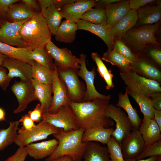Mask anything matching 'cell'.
Masks as SVG:
<instances>
[{
	"instance_id": "45",
	"label": "cell",
	"mask_w": 161,
	"mask_h": 161,
	"mask_svg": "<svg viewBox=\"0 0 161 161\" xmlns=\"http://www.w3.org/2000/svg\"><path fill=\"white\" fill-rule=\"evenodd\" d=\"M5 68L0 66V86L5 90L12 79L9 77Z\"/></svg>"
},
{
	"instance_id": "7",
	"label": "cell",
	"mask_w": 161,
	"mask_h": 161,
	"mask_svg": "<svg viewBox=\"0 0 161 161\" xmlns=\"http://www.w3.org/2000/svg\"><path fill=\"white\" fill-rule=\"evenodd\" d=\"M58 130L59 128L42 120L31 131L18 128L17 138L14 143L19 147H25L34 142L46 139L50 135L57 133Z\"/></svg>"
},
{
	"instance_id": "21",
	"label": "cell",
	"mask_w": 161,
	"mask_h": 161,
	"mask_svg": "<svg viewBox=\"0 0 161 161\" xmlns=\"http://www.w3.org/2000/svg\"><path fill=\"white\" fill-rule=\"evenodd\" d=\"M139 130L144 140L145 147L161 140V130L154 119L143 116Z\"/></svg>"
},
{
	"instance_id": "22",
	"label": "cell",
	"mask_w": 161,
	"mask_h": 161,
	"mask_svg": "<svg viewBox=\"0 0 161 161\" xmlns=\"http://www.w3.org/2000/svg\"><path fill=\"white\" fill-rule=\"evenodd\" d=\"M129 0H120L107 5L105 8L107 26L109 28L117 24L130 11Z\"/></svg>"
},
{
	"instance_id": "34",
	"label": "cell",
	"mask_w": 161,
	"mask_h": 161,
	"mask_svg": "<svg viewBox=\"0 0 161 161\" xmlns=\"http://www.w3.org/2000/svg\"><path fill=\"white\" fill-rule=\"evenodd\" d=\"M41 14L45 18L52 35H55L64 18L60 10L53 5Z\"/></svg>"
},
{
	"instance_id": "59",
	"label": "cell",
	"mask_w": 161,
	"mask_h": 161,
	"mask_svg": "<svg viewBox=\"0 0 161 161\" xmlns=\"http://www.w3.org/2000/svg\"><path fill=\"white\" fill-rule=\"evenodd\" d=\"M154 2H155L156 4L161 5V0H155Z\"/></svg>"
},
{
	"instance_id": "19",
	"label": "cell",
	"mask_w": 161,
	"mask_h": 161,
	"mask_svg": "<svg viewBox=\"0 0 161 161\" xmlns=\"http://www.w3.org/2000/svg\"><path fill=\"white\" fill-rule=\"evenodd\" d=\"M76 23L78 30H86L95 34L104 41L108 49H113L114 37L110 32V28L107 25L94 24L82 19L78 20Z\"/></svg>"
},
{
	"instance_id": "9",
	"label": "cell",
	"mask_w": 161,
	"mask_h": 161,
	"mask_svg": "<svg viewBox=\"0 0 161 161\" xmlns=\"http://www.w3.org/2000/svg\"><path fill=\"white\" fill-rule=\"evenodd\" d=\"M106 115L116 122V129L112 136L120 144L133 129L129 117L120 107L110 103L106 109Z\"/></svg>"
},
{
	"instance_id": "25",
	"label": "cell",
	"mask_w": 161,
	"mask_h": 161,
	"mask_svg": "<svg viewBox=\"0 0 161 161\" xmlns=\"http://www.w3.org/2000/svg\"><path fill=\"white\" fill-rule=\"evenodd\" d=\"M31 81L34 87L38 100L40 102L43 114L47 112L52 102V84L40 83L32 79Z\"/></svg>"
},
{
	"instance_id": "20",
	"label": "cell",
	"mask_w": 161,
	"mask_h": 161,
	"mask_svg": "<svg viewBox=\"0 0 161 161\" xmlns=\"http://www.w3.org/2000/svg\"><path fill=\"white\" fill-rule=\"evenodd\" d=\"M58 141L53 139L41 142L32 143L26 146L28 155L38 160L51 156L56 149Z\"/></svg>"
},
{
	"instance_id": "44",
	"label": "cell",
	"mask_w": 161,
	"mask_h": 161,
	"mask_svg": "<svg viewBox=\"0 0 161 161\" xmlns=\"http://www.w3.org/2000/svg\"><path fill=\"white\" fill-rule=\"evenodd\" d=\"M27 155L25 147H19L15 153L5 161H25Z\"/></svg>"
},
{
	"instance_id": "54",
	"label": "cell",
	"mask_w": 161,
	"mask_h": 161,
	"mask_svg": "<svg viewBox=\"0 0 161 161\" xmlns=\"http://www.w3.org/2000/svg\"><path fill=\"white\" fill-rule=\"evenodd\" d=\"M154 119L161 130V111L155 109L154 111Z\"/></svg>"
},
{
	"instance_id": "4",
	"label": "cell",
	"mask_w": 161,
	"mask_h": 161,
	"mask_svg": "<svg viewBox=\"0 0 161 161\" xmlns=\"http://www.w3.org/2000/svg\"><path fill=\"white\" fill-rule=\"evenodd\" d=\"M160 22L131 28L122 40L135 55H143L148 44L161 45L157 41L155 33L159 30Z\"/></svg>"
},
{
	"instance_id": "48",
	"label": "cell",
	"mask_w": 161,
	"mask_h": 161,
	"mask_svg": "<svg viewBox=\"0 0 161 161\" xmlns=\"http://www.w3.org/2000/svg\"><path fill=\"white\" fill-rule=\"evenodd\" d=\"M19 121L22 126L21 128L26 131L32 130L35 125L34 122L27 114L23 116Z\"/></svg>"
},
{
	"instance_id": "61",
	"label": "cell",
	"mask_w": 161,
	"mask_h": 161,
	"mask_svg": "<svg viewBox=\"0 0 161 161\" xmlns=\"http://www.w3.org/2000/svg\"><path fill=\"white\" fill-rule=\"evenodd\" d=\"M157 161H161V155H159L158 156Z\"/></svg>"
},
{
	"instance_id": "30",
	"label": "cell",
	"mask_w": 161,
	"mask_h": 161,
	"mask_svg": "<svg viewBox=\"0 0 161 161\" xmlns=\"http://www.w3.org/2000/svg\"><path fill=\"white\" fill-rule=\"evenodd\" d=\"M118 97V100L116 106L122 108L126 112L132 128L139 129L142 120L139 117L137 109L131 104L127 92L126 91L125 94L119 93Z\"/></svg>"
},
{
	"instance_id": "3",
	"label": "cell",
	"mask_w": 161,
	"mask_h": 161,
	"mask_svg": "<svg viewBox=\"0 0 161 161\" xmlns=\"http://www.w3.org/2000/svg\"><path fill=\"white\" fill-rule=\"evenodd\" d=\"M19 35L27 47L33 50L45 46L51 40L52 34L41 13H36L22 25Z\"/></svg>"
},
{
	"instance_id": "46",
	"label": "cell",
	"mask_w": 161,
	"mask_h": 161,
	"mask_svg": "<svg viewBox=\"0 0 161 161\" xmlns=\"http://www.w3.org/2000/svg\"><path fill=\"white\" fill-rule=\"evenodd\" d=\"M27 114L34 122H40L43 114L40 104H38L33 110L29 111Z\"/></svg>"
},
{
	"instance_id": "2",
	"label": "cell",
	"mask_w": 161,
	"mask_h": 161,
	"mask_svg": "<svg viewBox=\"0 0 161 161\" xmlns=\"http://www.w3.org/2000/svg\"><path fill=\"white\" fill-rule=\"evenodd\" d=\"M85 130L83 128L65 132L59 128L57 133L52 134L58 142L53 153L46 159L52 160L65 155L71 156L75 161H81L86 151V143H83L82 138Z\"/></svg>"
},
{
	"instance_id": "17",
	"label": "cell",
	"mask_w": 161,
	"mask_h": 161,
	"mask_svg": "<svg viewBox=\"0 0 161 161\" xmlns=\"http://www.w3.org/2000/svg\"><path fill=\"white\" fill-rule=\"evenodd\" d=\"M96 1L97 0H76L64 6L60 11L66 20L76 23L85 12L94 7Z\"/></svg>"
},
{
	"instance_id": "41",
	"label": "cell",
	"mask_w": 161,
	"mask_h": 161,
	"mask_svg": "<svg viewBox=\"0 0 161 161\" xmlns=\"http://www.w3.org/2000/svg\"><path fill=\"white\" fill-rule=\"evenodd\" d=\"M106 144L111 161H125L120 144L114 137L112 136Z\"/></svg>"
},
{
	"instance_id": "50",
	"label": "cell",
	"mask_w": 161,
	"mask_h": 161,
	"mask_svg": "<svg viewBox=\"0 0 161 161\" xmlns=\"http://www.w3.org/2000/svg\"><path fill=\"white\" fill-rule=\"evenodd\" d=\"M152 106L154 109L161 111V92H155L150 96Z\"/></svg>"
},
{
	"instance_id": "12",
	"label": "cell",
	"mask_w": 161,
	"mask_h": 161,
	"mask_svg": "<svg viewBox=\"0 0 161 161\" xmlns=\"http://www.w3.org/2000/svg\"><path fill=\"white\" fill-rule=\"evenodd\" d=\"M86 55L83 53L80 55L81 63L78 73V76L84 80L86 85L84 101H90L97 98L110 99V95L102 94L96 90L94 84V80L96 75L95 68L93 67L91 71L87 69L86 64Z\"/></svg>"
},
{
	"instance_id": "5",
	"label": "cell",
	"mask_w": 161,
	"mask_h": 161,
	"mask_svg": "<svg viewBox=\"0 0 161 161\" xmlns=\"http://www.w3.org/2000/svg\"><path fill=\"white\" fill-rule=\"evenodd\" d=\"M120 77L126 86V90L150 97L153 93L161 92L160 84L157 81L141 77L132 69L120 72Z\"/></svg>"
},
{
	"instance_id": "47",
	"label": "cell",
	"mask_w": 161,
	"mask_h": 161,
	"mask_svg": "<svg viewBox=\"0 0 161 161\" xmlns=\"http://www.w3.org/2000/svg\"><path fill=\"white\" fill-rule=\"evenodd\" d=\"M20 0H0V16L4 19L10 6Z\"/></svg>"
},
{
	"instance_id": "52",
	"label": "cell",
	"mask_w": 161,
	"mask_h": 161,
	"mask_svg": "<svg viewBox=\"0 0 161 161\" xmlns=\"http://www.w3.org/2000/svg\"><path fill=\"white\" fill-rule=\"evenodd\" d=\"M21 1L35 13H41V9L37 1L22 0Z\"/></svg>"
},
{
	"instance_id": "13",
	"label": "cell",
	"mask_w": 161,
	"mask_h": 161,
	"mask_svg": "<svg viewBox=\"0 0 161 161\" xmlns=\"http://www.w3.org/2000/svg\"><path fill=\"white\" fill-rule=\"evenodd\" d=\"M131 69L138 75L161 83V70L160 67L143 55H137L136 61L131 64Z\"/></svg>"
},
{
	"instance_id": "1",
	"label": "cell",
	"mask_w": 161,
	"mask_h": 161,
	"mask_svg": "<svg viewBox=\"0 0 161 161\" xmlns=\"http://www.w3.org/2000/svg\"><path fill=\"white\" fill-rule=\"evenodd\" d=\"M110 99L97 98L80 103L71 102L70 107L76 117L79 129L109 128L112 126L114 121L106 115V109L110 103Z\"/></svg>"
},
{
	"instance_id": "14",
	"label": "cell",
	"mask_w": 161,
	"mask_h": 161,
	"mask_svg": "<svg viewBox=\"0 0 161 161\" xmlns=\"http://www.w3.org/2000/svg\"><path fill=\"white\" fill-rule=\"evenodd\" d=\"M120 144L124 159H135L145 147L144 140L139 129H134Z\"/></svg>"
},
{
	"instance_id": "49",
	"label": "cell",
	"mask_w": 161,
	"mask_h": 161,
	"mask_svg": "<svg viewBox=\"0 0 161 161\" xmlns=\"http://www.w3.org/2000/svg\"><path fill=\"white\" fill-rule=\"evenodd\" d=\"M155 1V0H129V5L131 10H137L148 4L153 3Z\"/></svg>"
},
{
	"instance_id": "40",
	"label": "cell",
	"mask_w": 161,
	"mask_h": 161,
	"mask_svg": "<svg viewBox=\"0 0 161 161\" xmlns=\"http://www.w3.org/2000/svg\"><path fill=\"white\" fill-rule=\"evenodd\" d=\"M113 50L123 56L131 64L136 59L137 55L131 51L120 38L114 37Z\"/></svg>"
},
{
	"instance_id": "56",
	"label": "cell",
	"mask_w": 161,
	"mask_h": 161,
	"mask_svg": "<svg viewBox=\"0 0 161 161\" xmlns=\"http://www.w3.org/2000/svg\"><path fill=\"white\" fill-rule=\"evenodd\" d=\"M158 156H155L148 157L146 159L136 160L135 159H124L125 161H157Z\"/></svg>"
},
{
	"instance_id": "32",
	"label": "cell",
	"mask_w": 161,
	"mask_h": 161,
	"mask_svg": "<svg viewBox=\"0 0 161 161\" xmlns=\"http://www.w3.org/2000/svg\"><path fill=\"white\" fill-rule=\"evenodd\" d=\"M19 120L9 122V127L0 130V151L15 143L18 136Z\"/></svg>"
},
{
	"instance_id": "43",
	"label": "cell",
	"mask_w": 161,
	"mask_h": 161,
	"mask_svg": "<svg viewBox=\"0 0 161 161\" xmlns=\"http://www.w3.org/2000/svg\"><path fill=\"white\" fill-rule=\"evenodd\" d=\"M147 47L143 55L149 58L160 67H161V50L160 45H153Z\"/></svg>"
},
{
	"instance_id": "53",
	"label": "cell",
	"mask_w": 161,
	"mask_h": 161,
	"mask_svg": "<svg viewBox=\"0 0 161 161\" xmlns=\"http://www.w3.org/2000/svg\"><path fill=\"white\" fill-rule=\"evenodd\" d=\"M120 0H97L96 2L94 7L105 9L108 5L119 2Z\"/></svg>"
},
{
	"instance_id": "29",
	"label": "cell",
	"mask_w": 161,
	"mask_h": 161,
	"mask_svg": "<svg viewBox=\"0 0 161 161\" xmlns=\"http://www.w3.org/2000/svg\"><path fill=\"white\" fill-rule=\"evenodd\" d=\"M84 161H111L107 147L92 141L86 143Z\"/></svg>"
},
{
	"instance_id": "15",
	"label": "cell",
	"mask_w": 161,
	"mask_h": 161,
	"mask_svg": "<svg viewBox=\"0 0 161 161\" xmlns=\"http://www.w3.org/2000/svg\"><path fill=\"white\" fill-rule=\"evenodd\" d=\"M28 20L10 22L4 19L0 25V41L13 47H26L19 35V31Z\"/></svg>"
},
{
	"instance_id": "39",
	"label": "cell",
	"mask_w": 161,
	"mask_h": 161,
	"mask_svg": "<svg viewBox=\"0 0 161 161\" xmlns=\"http://www.w3.org/2000/svg\"><path fill=\"white\" fill-rule=\"evenodd\" d=\"M81 19L96 24L107 25V17L105 9L92 8L85 12Z\"/></svg>"
},
{
	"instance_id": "58",
	"label": "cell",
	"mask_w": 161,
	"mask_h": 161,
	"mask_svg": "<svg viewBox=\"0 0 161 161\" xmlns=\"http://www.w3.org/2000/svg\"><path fill=\"white\" fill-rule=\"evenodd\" d=\"M7 57L0 53V66H2L3 62Z\"/></svg>"
},
{
	"instance_id": "18",
	"label": "cell",
	"mask_w": 161,
	"mask_h": 161,
	"mask_svg": "<svg viewBox=\"0 0 161 161\" xmlns=\"http://www.w3.org/2000/svg\"><path fill=\"white\" fill-rule=\"evenodd\" d=\"M2 66L7 69L8 76L11 79L17 77L23 80L32 79L31 65L24 61L7 57Z\"/></svg>"
},
{
	"instance_id": "26",
	"label": "cell",
	"mask_w": 161,
	"mask_h": 161,
	"mask_svg": "<svg viewBox=\"0 0 161 161\" xmlns=\"http://www.w3.org/2000/svg\"><path fill=\"white\" fill-rule=\"evenodd\" d=\"M138 20L137 10H131L117 24L110 28L114 37L122 38L134 26Z\"/></svg>"
},
{
	"instance_id": "6",
	"label": "cell",
	"mask_w": 161,
	"mask_h": 161,
	"mask_svg": "<svg viewBox=\"0 0 161 161\" xmlns=\"http://www.w3.org/2000/svg\"><path fill=\"white\" fill-rule=\"evenodd\" d=\"M78 70L74 68H57L59 77L65 84L69 99L75 103L84 102L86 89L84 83L79 79Z\"/></svg>"
},
{
	"instance_id": "31",
	"label": "cell",
	"mask_w": 161,
	"mask_h": 161,
	"mask_svg": "<svg viewBox=\"0 0 161 161\" xmlns=\"http://www.w3.org/2000/svg\"><path fill=\"white\" fill-rule=\"evenodd\" d=\"M77 30L76 23L70 22L65 20L61 23L55 35V39L59 42L71 43L76 38Z\"/></svg>"
},
{
	"instance_id": "33",
	"label": "cell",
	"mask_w": 161,
	"mask_h": 161,
	"mask_svg": "<svg viewBox=\"0 0 161 161\" xmlns=\"http://www.w3.org/2000/svg\"><path fill=\"white\" fill-rule=\"evenodd\" d=\"M102 60L118 67L120 72H127L131 69V64L114 50H107L103 55Z\"/></svg>"
},
{
	"instance_id": "10",
	"label": "cell",
	"mask_w": 161,
	"mask_h": 161,
	"mask_svg": "<svg viewBox=\"0 0 161 161\" xmlns=\"http://www.w3.org/2000/svg\"><path fill=\"white\" fill-rule=\"evenodd\" d=\"M45 47L52 58L54 59V64L57 68H80V58L73 55L69 49L66 48L58 47L51 40Z\"/></svg>"
},
{
	"instance_id": "51",
	"label": "cell",
	"mask_w": 161,
	"mask_h": 161,
	"mask_svg": "<svg viewBox=\"0 0 161 161\" xmlns=\"http://www.w3.org/2000/svg\"><path fill=\"white\" fill-rule=\"evenodd\" d=\"M42 14L47 8L52 5H55L56 0H39L37 1Z\"/></svg>"
},
{
	"instance_id": "35",
	"label": "cell",
	"mask_w": 161,
	"mask_h": 161,
	"mask_svg": "<svg viewBox=\"0 0 161 161\" xmlns=\"http://www.w3.org/2000/svg\"><path fill=\"white\" fill-rule=\"evenodd\" d=\"M29 57L32 60L48 69L54 70L55 64L45 46L38 47L33 50Z\"/></svg>"
},
{
	"instance_id": "23",
	"label": "cell",
	"mask_w": 161,
	"mask_h": 161,
	"mask_svg": "<svg viewBox=\"0 0 161 161\" xmlns=\"http://www.w3.org/2000/svg\"><path fill=\"white\" fill-rule=\"evenodd\" d=\"M138 20L136 28L152 24L160 21L161 18V5L157 4L145 6L137 10Z\"/></svg>"
},
{
	"instance_id": "27",
	"label": "cell",
	"mask_w": 161,
	"mask_h": 161,
	"mask_svg": "<svg viewBox=\"0 0 161 161\" xmlns=\"http://www.w3.org/2000/svg\"><path fill=\"white\" fill-rule=\"evenodd\" d=\"M33 50L31 47H16L0 41V53L8 57L24 61L31 65L35 62L29 57Z\"/></svg>"
},
{
	"instance_id": "42",
	"label": "cell",
	"mask_w": 161,
	"mask_h": 161,
	"mask_svg": "<svg viewBox=\"0 0 161 161\" xmlns=\"http://www.w3.org/2000/svg\"><path fill=\"white\" fill-rule=\"evenodd\" d=\"M159 155H161V140L144 147L141 153L135 160H141L147 157Z\"/></svg>"
},
{
	"instance_id": "36",
	"label": "cell",
	"mask_w": 161,
	"mask_h": 161,
	"mask_svg": "<svg viewBox=\"0 0 161 161\" xmlns=\"http://www.w3.org/2000/svg\"><path fill=\"white\" fill-rule=\"evenodd\" d=\"M31 68L32 79L40 83L52 84L54 70L48 69L35 62Z\"/></svg>"
},
{
	"instance_id": "11",
	"label": "cell",
	"mask_w": 161,
	"mask_h": 161,
	"mask_svg": "<svg viewBox=\"0 0 161 161\" xmlns=\"http://www.w3.org/2000/svg\"><path fill=\"white\" fill-rule=\"evenodd\" d=\"M11 89L18 103L17 108L14 111L15 114L24 111L30 102L38 100L31 80L16 81L12 86Z\"/></svg>"
},
{
	"instance_id": "60",
	"label": "cell",
	"mask_w": 161,
	"mask_h": 161,
	"mask_svg": "<svg viewBox=\"0 0 161 161\" xmlns=\"http://www.w3.org/2000/svg\"><path fill=\"white\" fill-rule=\"evenodd\" d=\"M4 20V19L0 16V25L2 22Z\"/></svg>"
},
{
	"instance_id": "16",
	"label": "cell",
	"mask_w": 161,
	"mask_h": 161,
	"mask_svg": "<svg viewBox=\"0 0 161 161\" xmlns=\"http://www.w3.org/2000/svg\"><path fill=\"white\" fill-rule=\"evenodd\" d=\"M52 84L53 94L52 102L47 112L54 114L56 113L59 108L62 106H70L71 103L68 97L65 84L59 77L57 68L55 65Z\"/></svg>"
},
{
	"instance_id": "8",
	"label": "cell",
	"mask_w": 161,
	"mask_h": 161,
	"mask_svg": "<svg viewBox=\"0 0 161 161\" xmlns=\"http://www.w3.org/2000/svg\"><path fill=\"white\" fill-rule=\"evenodd\" d=\"M42 120L56 128L63 129L65 132L79 129L77 124L76 117L70 106H61L55 114L48 112L43 114Z\"/></svg>"
},
{
	"instance_id": "38",
	"label": "cell",
	"mask_w": 161,
	"mask_h": 161,
	"mask_svg": "<svg viewBox=\"0 0 161 161\" xmlns=\"http://www.w3.org/2000/svg\"><path fill=\"white\" fill-rule=\"evenodd\" d=\"M126 91L128 95L131 97L139 105L143 116L154 119V109L152 106L150 98L143 95Z\"/></svg>"
},
{
	"instance_id": "57",
	"label": "cell",
	"mask_w": 161,
	"mask_h": 161,
	"mask_svg": "<svg viewBox=\"0 0 161 161\" xmlns=\"http://www.w3.org/2000/svg\"><path fill=\"white\" fill-rule=\"evenodd\" d=\"M5 113L4 110L0 107V121L6 120Z\"/></svg>"
},
{
	"instance_id": "24",
	"label": "cell",
	"mask_w": 161,
	"mask_h": 161,
	"mask_svg": "<svg viewBox=\"0 0 161 161\" xmlns=\"http://www.w3.org/2000/svg\"><path fill=\"white\" fill-rule=\"evenodd\" d=\"M35 13L21 0L10 6L4 19L10 22H20L30 19Z\"/></svg>"
},
{
	"instance_id": "37",
	"label": "cell",
	"mask_w": 161,
	"mask_h": 161,
	"mask_svg": "<svg viewBox=\"0 0 161 161\" xmlns=\"http://www.w3.org/2000/svg\"><path fill=\"white\" fill-rule=\"evenodd\" d=\"M91 57L96 64L97 71L106 83V89L109 90L113 88L114 86L112 81L114 75L112 73L111 70L108 69L103 63L101 57L97 53H92Z\"/></svg>"
},
{
	"instance_id": "28",
	"label": "cell",
	"mask_w": 161,
	"mask_h": 161,
	"mask_svg": "<svg viewBox=\"0 0 161 161\" xmlns=\"http://www.w3.org/2000/svg\"><path fill=\"white\" fill-rule=\"evenodd\" d=\"M114 130L111 127H95L85 129L82 135V142L87 143L95 141L103 144H107Z\"/></svg>"
},
{
	"instance_id": "55",
	"label": "cell",
	"mask_w": 161,
	"mask_h": 161,
	"mask_svg": "<svg viewBox=\"0 0 161 161\" xmlns=\"http://www.w3.org/2000/svg\"><path fill=\"white\" fill-rule=\"evenodd\" d=\"M45 161H75L70 156L65 155L58 157L52 160L46 159Z\"/></svg>"
}]
</instances>
